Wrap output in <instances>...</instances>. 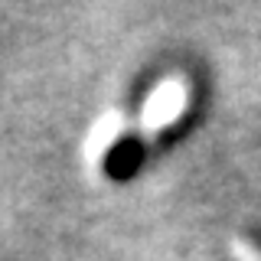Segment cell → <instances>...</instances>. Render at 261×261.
Returning a JSON list of instances; mask_svg holds the SVG:
<instances>
[{"instance_id":"obj_3","label":"cell","mask_w":261,"mask_h":261,"mask_svg":"<svg viewBox=\"0 0 261 261\" xmlns=\"http://www.w3.org/2000/svg\"><path fill=\"white\" fill-rule=\"evenodd\" d=\"M228 251H232L235 261H261V242L255 239H232Z\"/></svg>"},{"instance_id":"obj_1","label":"cell","mask_w":261,"mask_h":261,"mask_svg":"<svg viewBox=\"0 0 261 261\" xmlns=\"http://www.w3.org/2000/svg\"><path fill=\"white\" fill-rule=\"evenodd\" d=\"M186 105H190V85H186V79H179V75L163 79L160 85H153L150 95L144 98L141 127L147 134H160V130H167L170 124H176V121L183 118Z\"/></svg>"},{"instance_id":"obj_2","label":"cell","mask_w":261,"mask_h":261,"mask_svg":"<svg viewBox=\"0 0 261 261\" xmlns=\"http://www.w3.org/2000/svg\"><path fill=\"white\" fill-rule=\"evenodd\" d=\"M121 130H124V121H121L118 111L101 114V118L92 124V130H88V137H85V160L98 163L114 147V141L121 137Z\"/></svg>"}]
</instances>
